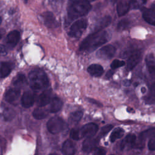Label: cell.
Segmentation results:
<instances>
[{
	"instance_id": "1",
	"label": "cell",
	"mask_w": 155,
	"mask_h": 155,
	"mask_svg": "<svg viewBox=\"0 0 155 155\" xmlns=\"http://www.w3.org/2000/svg\"><path fill=\"white\" fill-rule=\"evenodd\" d=\"M109 35L105 31H97L87 36L81 42L79 50L81 51L91 52L108 42Z\"/></svg>"
},
{
	"instance_id": "2",
	"label": "cell",
	"mask_w": 155,
	"mask_h": 155,
	"mask_svg": "<svg viewBox=\"0 0 155 155\" xmlns=\"http://www.w3.org/2000/svg\"><path fill=\"white\" fill-rule=\"evenodd\" d=\"M91 9L87 0H70L67 7V17L70 22L88 14Z\"/></svg>"
},
{
	"instance_id": "3",
	"label": "cell",
	"mask_w": 155,
	"mask_h": 155,
	"mask_svg": "<svg viewBox=\"0 0 155 155\" xmlns=\"http://www.w3.org/2000/svg\"><path fill=\"white\" fill-rule=\"evenodd\" d=\"M146 66L148 71V81L149 93L145 98L147 104L155 103V59L153 54H150L145 59Z\"/></svg>"
},
{
	"instance_id": "4",
	"label": "cell",
	"mask_w": 155,
	"mask_h": 155,
	"mask_svg": "<svg viewBox=\"0 0 155 155\" xmlns=\"http://www.w3.org/2000/svg\"><path fill=\"white\" fill-rule=\"evenodd\" d=\"M31 88L35 91L46 88L49 86V81L45 73L41 70H35L28 74Z\"/></svg>"
},
{
	"instance_id": "5",
	"label": "cell",
	"mask_w": 155,
	"mask_h": 155,
	"mask_svg": "<svg viewBox=\"0 0 155 155\" xmlns=\"http://www.w3.org/2000/svg\"><path fill=\"white\" fill-rule=\"evenodd\" d=\"M98 126L94 123H88L79 128H73L70 131V137L75 140L94 136L98 131Z\"/></svg>"
},
{
	"instance_id": "6",
	"label": "cell",
	"mask_w": 155,
	"mask_h": 155,
	"mask_svg": "<svg viewBox=\"0 0 155 155\" xmlns=\"http://www.w3.org/2000/svg\"><path fill=\"white\" fill-rule=\"evenodd\" d=\"M87 25L88 22L86 19L82 18L75 21L70 28L68 35L71 38H80L86 29Z\"/></svg>"
},
{
	"instance_id": "7",
	"label": "cell",
	"mask_w": 155,
	"mask_h": 155,
	"mask_svg": "<svg viewBox=\"0 0 155 155\" xmlns=\"http://www.w3.org/2000/svg\"><path fill=\"white\" fill-rule=\"evenodd\" d=\"M66 124L62 118L58 116H54L50 118L47 123L48 131L53 134L59 133L64 130Z\"/></svg>"
},
{
	"instance_id": "8",
	"label": "cell",
	"mask_w": 155,
	"mask_h": 155,
	"mask_svg": "<svg viewBox=\"0 0 155 155\" xmlns=\"http://www.w3.org/2000/svg\"><path fill=\"white\" fill-rule=\"evenodd\" d=\"M101 139L99 135L97 137L93 136L87 137L82 143V151L87 153L93 151L97 147Z\"/></svg>"
},
{
	"instance_id": "9",
	"label": "cell",
	"mask_w": 155,
	"mask_h": 155,
	"mask_svg": "<svg viewBox=\"0 0 155 155\" xmlns=\"http://www.w3.org/2000/svg\"><path fill=\"white\" fill-rule=\"evenodd\" d=\"M116 52V48L112 45H107L102 47L96 53V56L99 59H111Z\"/></svg>"
},
{
	"instance_id": "10",
	"label": "cell",
	"mask_w": 155,
	"mask_h": 155,
	"mask_svg": "<svg viewBox=\"0 0 155 155\" xmlns=\"http://www.w3.org/2000/svg\"><path fill=\"white\" fill-rule=\"evenodd\" d=\"M41 18L44 24L48 28H56L58 26V22L53 14L50 12H45L41 15Z\"/></svg>"
},
{
	"instance_id": "11",
	"label": "cell",
	"mask_w": 155,
	"mask_h": 155,
	"mask_svg": "<svg viewBox=\"0 0 155 155\" xmlns=\"http://www.w3.org/2000/svg\"><path fill=\"white\" fill-rule=\"evenodd\" d=\"M155 136V128H150L143 132H142L139 136L138 142H135L136 148H142L143 147L144 142L147 138H151Z\"/></svg>"
},
{
	"instance_id": "12",
	"label": "cell",
	"mask_w": 155,
	"mask_h": 155,
	"mask_svg": "<svg viewBox=\"0 0 155 155\" xmlns=\"http://www.w3.org/2000/svg\"><path fill=\"white\" fill-rule=\"evenodd\" d=\"M20 39V33L17 30H13L10 31L7 36L5 43L8 47L12 48L15 47Z\"/></svg>"
},
{
	"instance_id": "13",
	"label": "cell",
	"mask_w": 155,
	"mask_h": 155,
	"mask_svg": "<svg viewBox=\"0 0 155 155\" xmlns=\"http://www.w3.org/2000/svg\"><path fill=\"white\" fill-rule=\"evenodd\" d=\"M142 17L148 24L155 26V4H153L149 8L143 11Z\"/></svg>"
},
{
	"instance_id": "14",
	"label": "cell",
	"mask_w": 155,
	"mask_h": 155,
	"mask_svg": "<svg viewBox=\"0 0 155 155\" xmlns=\"http://www.w3.org/2000/svg\"><path fill=\"white\" fill-rule=\"evenodd\" d=\"M136 140V136L134 134H129L125 136L120 143V150H125L133 148Z\"/></svg>"
},
{
	"instance_id": "15",
	"label": "cell",
	"mask_w": 155,
	"mask_h": 155,
	"mask_svg": "<svg viewBox=\"0 0 155 155\" xmlns=\"http://www.w3.org/2000/svg\"><path fill=\"white\" fill-rule=\"evenodd\" d=\"M35 101V95L32 92L27 91L21 97V104L25 108L31 107Z\"/></svg>"
},
{
	"instance_id": "16",
	"label": "cell",
	"mask_w": 155,
	"mask_h": 155,
	"mask_svg": "<svg viewBox=\"0 0 155 155\" xmlns=\"http://www.w3.org/2000/svg\"><path fill=\"white\" fill-rule=\"evenodd\" d=\"M51 92L50 90L44 91L38 97L37 101V105L40 107H44L48 104L51 101Z\"/></svg>"
},
{
	"instance_id": "17",
	"label": "cell",
	"mask_w": 155,
	"mask_h": 155,
	"mask_svg": "<svg viewBox=\"0 0 155 155\" xmlns=\"http://www.w3.org/2000/svg\"><path fill=\"white\" fill-rule=\"evenodd\" d=\"M141 58L140 52L137 51L134 52L128 58L127 61V70H131L139 62Z\"/></svg>"
},
{
	"instance_id": "18",
	"label": "cell",
	"mask_w": 155,
	"mask_h": 155,
	"mask_svg": "<svg viewBox=\"0 0 155 155\" xmlns=\"http://www.w3.org/2000/svg\"><path fill=\"white\" fill-rule=\"evenodd\" d=\"M62 152L65 155H73L76 153V148L73 142L70 140H65L62 144Z\"/></svg>"
},
{
	"instance_id": "19",
	"label": "cell",
	"mask_w": 155,
	"mask_h": 155,
	"mask_svg": "<svg viewBox=\"0 0 155 155\" xmlns=\"http://www.w3.org/2000/svg\"><path fill=\"white\" fill-rule=\"evenodd\" d=\"M130 5L129 2L125 0H120L117 4V12L119 16L125 15L130 10Z\"/></svg>"
},
{
	"instance_id": "20",
	"label": "cell",
	"mask_w": 155,
	"mask_h": 155,
	"mask_svg": "<svg viewBox=\"0 0 155 155\" xmlns=\"http://www.w3.org/2000/svg\"><path fill=\"white\" fill-rule=\"evenodd\" d=\"M20 96V90L18 88H10L7 91L5 94V99L8 102L16 101Z\"/></svg>"
},
{
	"instance_id": "21",
	"label": "cell",
	"mask_w": 155,
	"mask_h": 155,
	"mask_svg": "<svg viewBox=\"0 0 155 155\" xmlns=\"http://www.w3.org/2000/svg\"><path fill=\"white\" fill-rule=\"evenodd\" d=\"M13 68V64L8 62H2L0 67V77L5 78L10 74Z\"/></svg>"
},
{
	"instance_id": "22",
	"label": "cell",
	"mask_w": 155,
	"mask_h": 155,
	"mask_svg": "<svg viewBox=\"0 0 155 155\" xmlns=\"http://www.w3.org/2000/svg\"><path fill=\"white\" fill-rule=\"evenodd\" d=\"M89 74L94 77H100L104 73L103 67L99 64H91L87 68Z\"/></svg>"
},
{
	"instance_id": "23",
	"label": "cell",
	"mask_w": 155,
	"mask_h": 155,
	"mask_svg": "<svg viewBox=\"0 0 155 155\" xmlns=\"http://www.w3.org/2000/svg\"><path fill=\"white\" fill-rule=\"evenodd\" d=\"M63 102L61 99L58 97H54L50 101L49 111L51 113H56L59 111L62 107Z\"/></svg>"
},
{
	"instance_id": "24",
	"label": "cell",
	"mask_w": 155,
	"mask_h": 155,
	"mask_svg": "<svg viewBox=\"0 0 155 155\" xmlns=\"http://www.w3.org/2000/svg\"><path fill=\"white\" fill-rule=\"evenodd\" d=\"M111 21V18L109 16H105L101 19L96 24L95 27L94 28V31L102 30L104 28L107 27L108 25H110Z\"/></svg>"
},
{
	"instance_id": "25",
	"label": "cell",
	"mask_w": 155,
	"mask_h": 155,
	"mask_svg": "<svg viewBox=\"0 0 155 155\" xmlns=\"http://www.w3.org/2000/svg\"><path fill=\"white\" fill-rule=\"evenodd\" d=\"M27 83V79L24 74H18L13 81V84L16 87H21L25 85Z\"/></svg>"
},
{
	"instance_id": "26",
	"label": "cell",
	"mask_w": 155,
	"mask_h": 155,
	"mask_svg": "<svg viewBox=\"0 0 155 155\" xmlns=\"http://www.w3.org/2000/svg\"><path fill=\"white\" fill-rule=\"evenodd\" d=\"M48 115V112L46 110L41 108H37L34 110L33 111V116L35 119L37 120H41L44 118H45Z\"/></svg>"
},
{
	"instance_id": "27",
	"label": "cell",
	"mask_w": 155,
	"mask_h": 155,
	"mask_svg": "<svg viewBox=\"0 0 155 155\" xmlns=\"http://www.w3.org/2000/svg\"><path fill=\"white\" fill-rule=\"evenodd\" d=\"M124 134V130L119 127L116 128L114 129V130L112 131L111 134L110 136V140L111 142H115L117 139L120 138L123 136Z\"/></svg>"
},
{
	"instance_id": "28",
	"label": "cell",
	"mask_w": 155,
	"mask_h": 155,
	"mask_svg": "<svg viewBox=\"0 0 155 155\" xmlns=\"http://www.w3.org/2000/svg\"><path fill=\"white\" fill-rule=\"evenodd\" d=\"M82 116H83L82 111L80 110H78L70 114V119L72 122L77 123L81 119V118L82 117Z\"/></svg>"
},
{
	"instance_id": "29",
	"label": "cell",
	"mask_w": 155,
	"mask_h": 155,
	"mask_svg": "<svg viewBox=\"0 0 155 155\" xmlns=\"http://www.w3.org/2000/svg\"><path fill=\"white\" fill-rule=\"evenodd\" d=\"M147 0H130L129 3L130 8L133 9H137L143 6L145 4Z\"/></svg>"
},
{
	"instance_id": "30",
	"label": "cell",
	"mask_w": 155,
	"mask_h": 155,
	"mask_svg": "<svg viewBox=\"0 0 155 155\" xmlns=\"http://www.w3.org/2000/svg\"><path fill=\"white\" fill-rule=\"evenodd\" d=\"M130 25V21L127 19H123L120 20L117 24V29L119 30H123L126 29Z\"/></svg>"
},
{
	"instance_id": "31",
	"label": "cell",
	"mask_w": 155,
	"mask_h": 155,
	"mask_svg": "<svg viewBox=\"0 0 155 155\" xmlns=\"http://www.w3.org/2000/svg\"><path fill=\"white\" fill-rule=\"evenodd\" d=\"M113 126L112 125H107L101 128L100 133L99 134V137L101 138L103 136H104L105 135H106L113 128Z\"/></svg>"
},
{
	"instance_id": "32",
	"label": "cell",
	"mask_w": 155,
	"mask_h": 155,
	"mask_svg": "<svg viewBox=\"0 0 155 155\" xmlns=\"http://www.w3.org/2000/svg\"><path fill=\"white\" fill-rule=\"evenodd\" d=\"M124 65H125V62L124 61L115 59L111 62L110 67L112 69H116V68L120 67Z\"/></svg>"
},
{
	"instance_id": "33",
	"label": "cell",
	"mask_w": 155,
	"mask_h": 155,
	"mask_svg": "<svg viewBox=\"0 0 155 155\" xmlns=\"http://www.w3.org/2000/svg\"><path fill=\"white\" fill-rule=\"evenodd\" d=\"M148 149L151 151H155V136L151 137L148 143Z\"/></svg>"
},
{
	"instance_id": "34",
	"label": "cell",
	"mask_w": 155,
	"mask_h": 155,
	"mask_svg": "<svg viewBox=\"0 0 155 155\" xmlns=\"http://www.w3.org/2000/svg\"><path fill=\"white\" fill-rule=\"evenodd\" d=\"M93 151V153L96 155H104L106 154V150L102 148L96 147Z\"/></svg>"
},
{
	"instance_id": "35",
	"label": "cell",
	"mask_w": 155,
	"mask_h": 155,
	"mask_svg": "<svg viewBox=\"0 0 155 155\" xmlns=\"http://www.w3.org/2000/svg\"><path fill=\"white\" fill-rule=\"evenodd\" d=\"M6 53L7 49L5 48V47L2 45H0V56H4L6 54Z\"/></svg>"
},
{
	"instance_id": "36",
	"label": "cell",
	"mask_w": 155,
	"mask_h": 155,
	"mask_svg": "<svg viewBox=\"0 0 155 155\" xmlns=\"http://www.w3.org/2000/svg\"><path fill=\"white\" fill-rule=\"evenodd\" d=\"M88 101L90 102H91V103H92V104H95L96 105H97V106H102V104H101L99 102L96 101V100H94V99H93L88 98Z\"/></svg>"
},
{
	"instance_id": "37",
	"label": "cell",
	"mask_w": 155,
	"mask_h": 155,
	"mask_svg": "<svg viewBox=\"0 0 155 155\" xmlns=\"http://www.w3.org/2000/svg\"><path fill=\"white\" fill-rule=\"evenodd\" d=\"M113 74H114V72H113V71H111V70H110V71H108L107 73L105 76H106L107 78H110V77H111V76H113Z\"/></svg>"
},
{
	"instance_id": "38",
	"label": "cell",
	"mask_w": 155,
	"mask_h": 155,
	"mask_svg": "<svg viewBox=\"0 0 155 155\" xmlns=\"http://www.w3.org/2000/svg\"><path fill=\"white\" fill-rule=\"evenodd\" d=\"M123 84H124V85L128 87V86H129L130 85V81L129 80H128V79H125V80H124L123 81Z\"/></svg>"
},
{
	"instance_id": "39",
	"label": "cell",
	"mask_w": 155,
	"mask_h": 155,
	"mask_svg": "<svg viewBox=\"0 0 155 155\" xmlns=\"http://www.w3.org/2000/svg\"><path fill=\"white\" fill-rule=\"evenodd\" d=\"M141 91H142V93H145V92L147 91V89H146V88H145V87H142V88H141Z\"/></svg>"
},
{
	"instance_id": "40",
	"label": "cell",
	"mask_w": 155,
	"mask_h": 155,
	"mask_svg": "<svg viewBox=\"0 0 155 155\" xmlns=\"http://www.w3.org/2000/svg\"><path fill=\"white\" fill-rule=\"evenodd\" d=\"M3 33H4V32H3L1 30H0V39L2 38V35H3Z\"/></svg>"
},
{
	"instance_id": "41",
	"label": "cell",
	"mask_w": 155,
	"mask_h": 155,
	"mask_svg": "<svg viewBox=\"0 0 155 155\" xmlns=\"http://www.w3.org/2000/svg\"><path fill=\"white\" fill-rule=\"evenodd\" d=\"M1 22H2V18H1V17L0 16V24H1Z\"/></svg>"
},
{
	"instance_id": "42",
	"label": "cell",
	"mask_w": 155,
	"mask_h": 155,
	"mask_svg": "<svg viewBox=\"0 0 155 155\" xmlns=\"http://www.w3.org/2000/svg\"><path fill=\"white\" fill-rule=\"evenodd\" d=\"M87 1H88L91 2V1H96V0H87Z\"/></svg>"
},
{
	"instance_id": "43",
	"label": "cell",
	"mask_w": 155,
	"mask_h": 155,
	"mask_svg": "<svg viewBox=\"0 0 155 155\" xmlns=\"http://www.w3.org/2000/svg\"><path fill=\"white\" fill-rule=\"evenodd\" d=\"M0 142H1V139H0Z\"/></svg>"
}]
</instances>
